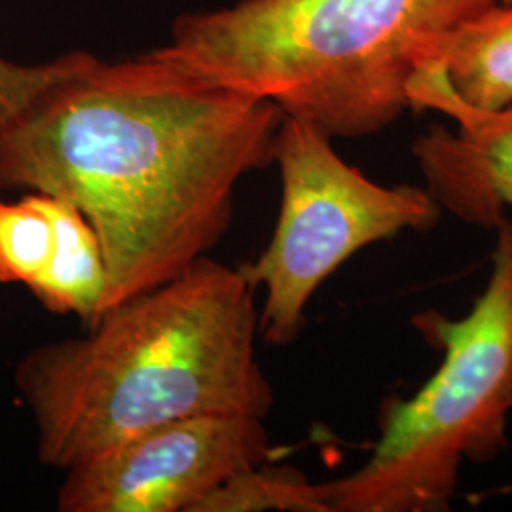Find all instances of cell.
Wrapping results in <instances>:
<instances>
[{
  "label": "cell",
  "instance_id": "cell-1",
  "mask_svg": "<svg viewBox=\"0 0 512 512\" xmlns=\"http://www.w3.org/2000/svg\"><path fill=\"white\" fill-rule=\"evenodd\" d=\"M283 118L158 50L126 61L71 52L46 61L0 120V190L61 198L92 222L107 311L219 245L239 181L274 165Z\"/></svg>",
  "mask_w": 512,
  "mask_h": 512
},
{
  "label": "cell",
  "instance_id": "cell-2",
  "mask_svg": "<svg viewBox=\"0 0 512 512\" xmlns=\"http://www.w3.org/2000/svg\"><path fill=\"white\" fill-rule=\"evenodd\" d=\"M256 291L202 256L112 306L82 336L31 349L14 382L42 465L67 471L167 421L268 418L274 391L256 359Z\"/></svg>",
  "mask_w": 512,
  "mask_h": 512
},
{
  "label": "cell",
  "instance_id": "cell-3",
  "mask_svg": "<svg viewBox=\"0 0 512 512\" xmlns=\"http://www.w3.org/2000/svg\"><path fill=\"white\" fill-rule=\"evenodd\" d=\"M497 0H239L177 18L158 52L330 139L389 128L440 38Z\"/></svg>",
  "mask_w": 512,
  "mask_h": 512
},
{
  "label": "cell",
  "instance_id": "cell-4",
  "mask_svg": "<svg viewBox=\"0 0 512 512\" xmlns=\"http://www.w3.org/2000/svg\"><path fill=\"white\" fill-rule=\"evenodd\" d=\"M492 274L461 319L421 311L412 325L442 351L437 372L408 397H389L370 458L321 482L327 512H442L463 463L507 446L512 414V222L497 220Z\"/></svg>",
  "mask_w": 512,
  "mask_h": 512
},
{
  "label": "cell",
  "instance_id": "cell-5",
  "mask_svg": "<svg viewBox=\"0 0 512 512\" xmlns=\"http://www.w3.org/2000/svg\"><path fill=\"white\" fill-rule=\"evenodd\" d=\"M274 164L281 177L274 234L239 272L264 291L258 334L287 346L304 327L311 298L344 262L404 230L429 232L440 205L427 188L374 183L342 160L327 133L289 116L277 133Z\"/></svg>",
  "mask_w": 512,
  "mask_h": 512
},
{
  "label": "cell",
  "instance_id": "cell-6",
  "mask_svg": "<svg viewBox=\"0 0 512 512\" xmlns=\"http://www.w3.org/2000/svg\"><path fill=\"white\" fill-rule=\"evenodd\" d=\"M264 418L202 414L167 421L63 471L61 512H192L226 478L266 463Z\"/></svg>",
  "mask_w": 512,
  "mask_h": 512
},
{
  "label": "cell",
  "instance_id": "cell-7",
  "mask_svg": "<svg viewBox=\"0 0 512 512\" xmlns=\"http://www.w3.org/2000/svg\"><path fill=\"white\" fill-rule=\"evenodd\" d=\"M416 110H437L458 124L435 126L414 143L427 190L459 219L494 228L512 207V109H471L444 95L423 97Z\"/></svg>",
  "mask_w": 512,
  "mask_h": 512
},
{
  "label": "cell",
  "instance_id": "cell-8",
  "mask_svg": "<svg viewBox=\"0 0 512 512\" xmlns=\"http://www.w3.org/2000/svg\"><path fill=\"white\" fill-rule=\"evenodd\" d=\"M429 95L486 112L512 109V0H497L440 38L410 84V109Z\"/></svg>",
  "mask_w": 512,
  "mask_h": 512
},
{
  "label": "cell",
  "instance_id": "cell-9",
  "mask_svg": "<svg viewBox=\"0 0 512 512\" xmlns=\"http://www.w3.org/2000/svg\"><path fill=\"white\" fill-rule=\"evenodd\" d=\"M38 198L54 224V251L44 272L27 289L44 310L74 315L88 329L101 317L107 296L101 239L73 203L46 194Z\"/></svg>",
  "mask_w": 512,
  "mask_h": 512
},
{
  "label": "cell",
  "instance_id": "cell-10",
  "mask_svg": "<svg viewBox=\"0 0 512 512\" xmlns=\"http://www.w3.org/2000/svg\"><path fill=\"white\" fill-rule=\"evenodd\" d=\"M327 512L319 484L298 469L253 465L226 478L192 512Z\"/></svg>",
  "mask_w": 512,
  "mask_h": 512
},
{
  "label": "cell",
  "instance_id": "cell-11",
  "mask_svg": "<svg viewBox=\"0 0 512 512\" xmlns=\"http://www.w3.org/2000/svg\"><path fill=\"white\" fill-rule=\"evenodd\" d=\"M54 251V224L35 192L18 202L0 198V285L29 287Z\"/></svg>",
  "mask_w": 512,
  "mask_h": 512
},
{
  "label": "cell",
  "instance_id": "cell-12",
  "mask_svg": "<svg viewBox=\"0 0 512 512\" xmlns=\"http://www.w3.org/2000/svg\"><path fill=\"white\" fill-rule=\"evenodd\" d=\"M46 63L19 65L0 55V120L18 110L40 84Z\"/></svg>",
  "mask_w": 512,
  "mask_h": 512
}]
</instances>
